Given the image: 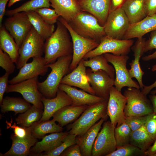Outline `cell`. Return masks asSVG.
<instances>
[{
    "instance_id": "9a60e30c",
    "label": "cell",
    "mask_w": 156,
    "mask_h": 156,
    "mask_svg": "<svg viewBox=\"0 0 156 156\" xmlns=\"http://www.w3.org/2000/svg\"><path fill=\"white\" fill-rule=\"evenodd\" d=\"M86 71L89 83L95 95L108 101L110 90L114 85V80L103 70L94 71L88 68Z\"/></svg>"
},
{
    "instance_id": "f907efd6",
    "label": "cell",
    "mask_w": 156,
    "mask_h": 156,
    "mask_svg": "<svg viewBox=\"0 0 156 156\" xmlns=\"http://www.w3.org/2000/svg\"><path fill=\"white\" fill-rule=\"evenodd\" d=\"M126 0H111L109 12L121 8Z\"/></svg>"
},
{
    "instance_id": "ee69618b",
    "label": "cell",
    "mask_w": 156,
    "mask_h": 156,
    "mask_svg": "<svg viewBox=\"0 0 156 156\" xmlns=\"http://www.w3.org/2000/svg\"><path fill=\"white\" fill-rule=\"evenodd\" d=\"M144 126L150 136L154 142L156 140V114L155 113L147 115Z\"/></svg>"
},
{
    "instance_id": "7402d4cb",
    "label": "cell",
    "mask_w": 156,
    "mask_h": 156,
    "mask_svg": "<svg viewBox=\"0 0 156 156\" xmlns=\"http://www.w3.org/2000/svg\"><path fill=\"white\" fill-rule=\"evenodd\" d=\"M146 40V38L143 37L138 38L134 45L131 47V49L133 52L134 59L129 63L131 68L128 69L130 77L137 79L141 90L144 86L142 78L144 73L141 68L140 60L144 53V47Z\"/></svg>"
},
{
    "instance_id": "d6986e66",
    "label": "cell",
    "mask_w": 156,
    "mask_h": 156,
    "mask_svg": "<svg viewBox=\"0 0 156 156\" xmlns=\"http://www.w3.org/2000/svg\"><path fill=\"white\" fill-rule=\"evenodd\" d=\"M42 101L44 105V110L40 120H49L54 113L62 107L71 105L73 101L63 91L58 89L55 97L48 99L42 96Z\"/></svg>"
},
{
    "instance_id": "5b68a950",
    "label": "cell",
    "mask_w": 156,
    "mask_h": 156,
    "mask_svg": "<svg viewBox=\"0 0 156 156\" xmlns=\"http://www.w3.org/2000/svg\"><path fill=\"white\" fill-rule=\"evenodd\" d=\"M123 94L127 99L124 111L125 117L144 116L154 112L151 101L139 89L128 88Z\"/></svg>"
},
{
    "instance_id": "cb8c5ba5",
    "label": "cell",
    "mask_w": 156,
    "mask_h": 156,
    "mask_svg": "<svg viewBox=\"0 0 156 156\" xmlns=\"http://www.w3.org/2000/svg\"><path fill=\"white\" fill-rule=\"evenodd\" d=\"M108 117L101 118L99 121L80 136H76V144L80 147L82 156H91L93 145L104 122Z\"/></svg>"
},
{
    "instance_id": "5bb4252c",
    "label": "cell",
    "mask_w": 156,
    "mask_h": 156,
    "mask_svg": "<svg viewBox=\"0 0 156 156\" xmlns=\"http://www.w3.org/2000/svg\"><path fill=\"white\" fill-rule=\"evenodd\" d=\"M126 103V97L115 87H112L107 101V113L115 127L125 122V116L124 111Z\"/></svg>"
},
{
    "instance_id": "8d00e7d4",
    "label": "cell",
    "mask_w": 156,
    "mask_h": 156,
    "mask_svg": "<svg viewBox=\"0 0 156 156\" xmlns=\"http://www.w3.org/2000/svg\"><path fill=\"white\" fill-rule=\"evenodd\" d=\"M132 132L125 122L115 128L114 134L117 147L129 144Z\"/></svg>"
},
{
    "instance_id": "4dcf8cb0",
    "label": "cell",
    "mask_w": 156,
    "mask_h": 156,
    "mask_svg": "<svg viewBox=\"0 0 156 156\" xmlns=\"http://www.w3.org/2000/svg\"><path fill=\"white\" fill-rule=\"evenodd\" d=\"M30 103L24 99L20 97H5L0 104L1 111L3 113L9 111L14 112V115L26 111L31 106Z\"/></svg>"
},
{
    "instance_id": "f35d334b",
    "label": "cell",
    "mask_w": 156,
    "mask_h": 156,
    "mask_svg": "<svg viewBox=\"0 0 156 156\" xmlns=\"http://www.w3.org/2000/svg\"><path fill=\"white\" fill-rule=\"evenodd\" d=\"M76 136L74 134L68 133L64 138L62 143L55 149L48 151L44 152L37 156H59L67 148L71 145L76 144Z\"/></svg>"
},
{
    "instance_id": "6f0895ef",
    "label": "cell",
    "mask_w": 156,
    "mask_h": 156,
    "mask_svg": "<svg viewBox=\"0 0 156 156\" xmlns=\"http://www.w3.org/2000/svg\"><path fill=\"white\" fill-rule=\"evenodd\" d=\"M77 0V1H78V0Z\"/></svg>"
},
{
    "instance_id": "e0dca14e",
    "label": "cell",
    "mask_w": 156,
    "mask_h": 156,
    "mask_svg": "<svg viewBox=\"0 0 156 156\" xmlns=\"http://www.w3.org/2000/svg\"><path fill=\"white\" fill-rule=\"evenodd\" d=\"M86 70L82 59L74 69L63 77L61 83L78 87L89 93L95 95L89 83Z\"/></svg>"
},
{
    "instance_id": "d4e9b609",
    "label": "cell",
    "mask_w": 156,
    "mask_h": 156,
    "mask_svg": "<svg viewBox=\"0 0 156 156\" xmlns=\"http://www.w3.org/2000/svg\"><path fill=\"white\" fill-rule=\"evenodd\" d=\"M156 30V15L147 16L141 21L130 24L123 39L142 37L147 33Z\"/></svg>"
},
{
    "instance_id": "e575fe53",
    "label": "cell",
    "mask_w": 156,
    "mask_h": 156,
    "mask_svg": "<svg viewBox=\"0 0 156 156\" xmlns=\"http://www.w3.org/2000/svg\"><path fill=\"white\" fill-rule=\"evenodd\" d=\"M43 112V109L32 105L25 112L19 114L15 121L21 126L29 127L40 120Z\"/></svg>"
},
{
    "instance_id": "52a82bcc",
    "label": "cell",
    "mask_w": 156,
    "mask_h": 156,
    "mask_svg": "<svg viewBox=\"0 0 156 156\" xmlns=\"http://www.w3.org/2000/svg\"><path fill=\"white\" fill-rule=\"evenodd\" d=\"M134 42L131 39L120 40L106 35L101 38L98 46L87 53L83 59L87 60L107 53L115 55H127Z\"/></svg>"
},
{
    "instance_id": "60d3db41",
    "label": "cell",
    "mask_w": 156,
    "mask_h": 156,
    "mask_svg": "<svg viewBox=\"0 0 156 156\" xmlns=\"http://www.w3.org/2000/svg\"><path fill=\"white\" fill-rule=\"evenodd\" d=\"M154 49H155L156 50L154 53L143 57H142V60L147 61L152 59H156V30L151 31L149 39L146 40L144 47V52L151 51Z\"/></svg>"
},
{
    "instance_id": "681fc988",
    "label": "cell",
    "mask_w": 156,
    "mask_h": 156,
    "mask_svg": "<svg viewBox=\"0 0 156 156\" xmlns=\"http://www.w3.org/2000/svg\"><path fill=\"white\" fill-rule=\"evenodd\" d=\"M151 70L153 72L156 71V64L152 66ZM155 88V90H156V80L153 83L149 86H146L144 85L141 91L144 94L147 95L153 88Z\"/></svg>"
},
{
    "instance_id": "8fae6325",
    "label": "cell",
    "mask_w": 156,
    "mask_h": 156,
    "mask_svg": "<svg viewBox=\"0 0 156 156\" xmlns=\"http://www.w3.org/2000/svg\"><path fill=\"white\" fill-rule=\"evenodd\" d=\"M4 26L19 47L33 27L25 12L15 13L7 18Z\"/></svg>"
},
{
    "instance_id": "3957f363",
    "label": "cell",
    "mask_w": 156,
    "mask_h": 156,
    "mask_svg": "<svg viewBox=\"0 0 156 156\" xmlns=\"http://www.w3.org/2000/svg\"><path fill=\"white\" fill-rule=\"evenodd\" d=\"M107 101H102L90 105L73 123L67 125L69 133L80 136L86 132L99 120L108 117L107 113Z\"/></svg>"
},
{
    "instance_id": "f5cc1de1",
    "label": "cell",
    "mask_w": 156,
    "mask_h": 156,
    "mask_svg": "<svg viewBox=\"0 0 156 156\" xmlns=\"http://www.w3.org/2000/svg\"><path fill=\"white\" fill-rule=\"evenodd\" d=\"M145 156H156V140L154 144L144 152Z\"/></svg>"
},
{
    "instance_id": "603a6c76",
    "label": "cell",
    "mask_w": 156,
    "mask_h": 156,
    "mask_svg": "<svg viewBox=\"0 0 156 156\" xmlns=\"http://www.w3.org/2000/svg\"><path fill=\"white\" fill-rule=\"evenodd\" d=\"M68 133V132L62 131L52 133L45 136L41 141H37L31 148L29 155L37 156L43 152L55 149L62 143L63 140Z\"/></svg>"
},
{
    "instance_id": "d6a6232c",
    "label": "cell",
    "mask_w": 156,
    "mask_h": 156,
    "mask_svg": "<svg viewBox=\"0 0 156 156\" xmlns=\"http://www.w3.org/2000/svg\"><path fill=\"white\" fill-rule=\"evenodd\" d=\"M83 61L86 67H90L94 71L99 70H104L115 80V73L114 67L108 64L103 55L96 56L87 60L83 59Z\"/></svg>"
},
{
    "instance_id": "b9f144b4",
    "label": "cell",
    "mask_w": 156,
    "mask_h": 156,
    "mask_svg": "<svg viewBox=\"0 0 156 156\" xmlns=\"http://www.w3.org/2000/svg\"><path fill=\"white\" fill-rule=\"evenodd\" d=\"M9 55L0 49V66L10 75L14 71L16 66Z\"/></svg>"
},
{
    "instance_id": "ffe728a7",
    "label": "cell",
    "mask_w": 156,
    "mask_h": 156,
    "mask_svg": "<svg viewBox=\"0 0 156 156\" xmlns=\"http://www.w3.org/2000/svg\"><path fill=\"white\" fill-rule=\"evenodd\" d=\"M59 89L65 92L73 101V106H79L94 104L105 100L83 90L66 84L60 83Z\"/></svg>"
},
{
    "instance_id": "8992f818",
    "label": "cell",
    "mask_w": 156,
    "mask_h": 156,
    "mask_svg": "<svg viewBox=\"0 0 156 156\" xmlns=\"http://www.w3.org/2000/svg\"><path fill=\"white\" fill-rule=\"evenodd\" d=\"M45 41L33 27L19 47V58L16 64L17 69L27 63L30 58L42 56Z\"/></svg>"
},
{
    "instance_id": "db71d44e",
    "label": "cell",
    "mask_w": 156,
    "mask_h": 156,
    "mask_svg": "<svg viewBox=\"0 0 156 156\" xmlns=\"http://www.w3.org/2000/svg\"><path fill=\"white\" fill-rule=\"evenodd\" d=\"M149 97L153 105V112L156 114V95L151 94Z\"/></svg>"
},
{
    "instance_id": "f1b7e54d",
    "label": "cell",
    "mask_w": 156,
    "mask_h": 156,
    "mask_svg": "<svg viewBox=\"0 0 156 156\" xmlns=\"http://www.w3.org/2000/svg\"><path fill=\"white\" fill-rule=\"evenodd\" d=\"M0 49L8 54L16 64H17L19 58V47L3 25L0 29Z\"/></svg>"
},
{
    "instance_id": "30bf717a",
    "label": "cell",
    "mask_w": 156,
    "mask_h": 156,
    "mask_svg": "<svg viewBox=\"0 0 156 156\" xmlns=\"http://www.w3.org/2000/svg\"><path fill=\"white\" fill-rule=\"evenodd\" d=\"M115 128L110 120L103 123L94 142L92 156H107L116 149L114 134Z\"/></svg>"
},
{
    "instance_id": "816d5d0a",
    "label": "cell",
    "mask_w": 156,
    "mask_h": 156,
    "mask_svg": "<svg viewBox=\"0 0 156 156\" xmlns=\"http://www.w3.org/2000/svg\"><path fill=\"white\" fill-rule=\"evenodd\" d=\"M9 0H0V27L3 25L2 21L5 14V8Z\"/></svg>"
},
{
    "instance_id": "7bdbcfd3",
    "label": "cell",
    "mask_w": 156,
    "mask_h": 156,
    "mask_svg": "<svg viewBox=\"0 0 156 156\" xmlns=\"http://www.w3.org/2000/svg\"><path fill=\"white\" fill-rule=\"evenodd\" d=\"M147 115L142 116H131L125 117V122L132 131L138 130L145 123Z\"/></svg>"
},
{
    "instance_id": "836d02e7",
    "label": "cell",
    "mask_w": 156,
    "mask_h": 156,
    "mask_svg": "<svg viewBox=\"0 0 156 156\" xmlns=\"http://www.w3.org/2000/svg\"><path fill=\"white\" fill-rule=\"evenodd\" d=\"M154 142L147 132L144 125L138 130L132 131L129 143L145 152Z\"/></svg>"
},
{
    "instance_id": "6da1fadb",
    "label": "cell",
    "mask_w": 156,
    "mask_h": 156,
    "mask_svg": "<svg viewBox=\"0 0 156 156\" xmlns=\"http://www.w3.org/2000/svg\"><path fill=\"white\" fill-rule=\"evenodd\" d=\"M57 28L44 42V58L46 64L55 62L59 57L73 54L71 38L66 27L58 20Z\"/></svg>"
},
{
    "instance_id": "44dd1931",
    "label": "cell",
    "mask_w": 156,
    "mask_h": 156,
    "mask_svg": "<svg viewBox=\"0 0 156 156\" xmlns=\"http://www.w3.org/2000/svg\"><path fill=\"white\" fill-rule=\"evenodd\" d=\"M12 146L7 152L0 153L1 156H27L29 155L30 150L37 142V138L32 135L30 130L25 137L21 138L15 136L14 133L10 137Z\"/></svg>"
},
{
    "instance_id": "7dc6e473",
    "label": "cell",
    "mask_w": 156,
    "mask_h": 156,
    "mask_svg": "<svg viewBox=\"0 0 156 156\" xmlns=\"http://www.w3.org/2000/svg\"><path fill=\"white\" fill-rule=\"evenodd\" d=\"M9 74L6 73L0 77V104L3 99L4 94L5 92L9 83L8 77Z\"/></svg>"
},
{
    "instance_id": "f6af8a7d",
    "label": "cell",
    "mask_w": 156,
    "mask_h": 156,
    "mask_svg": "<svg viewBox=\"0 0 156 156\" xmlns=\"http://www.w3.org/2000/svg\"><path fill=\"white\" fill-rule=\"evenodd\" d=\"M6 123L7 129H12L14 135L18 138H23L25 137L30 130V127H27L18 126L14 122L12 124V120L10 122L6 120Z\"/></svg>"
},
{
    "instance_id": "7c38bea8",
    "label": "cell",
    "mask_w": 156,
    "mask_h": 156,
    "mask_svg": "<svg viewBox=\"0 0 156 156\" xmlns=\"http://www.w3.org/2000/svg\"><path fill=\"white\" fill-rule=\"evenodd\" d=\"M38 77L27 79L19 83L8 85L5 92H17L30 103L43 109L44 107L42 101L43 96L38 86Z\"/></svg>"
},
{
    "instance_id": "ba28073f",
    "label": "cell",
    "mask_w": 156,
    "mask_h": 156,
    "mask_svg": "<svg viewBox=\"0 0 156 156\" xmlns=\"http://www.w3.org/2000/svg\"><path fill=\"white\" fill-rule=\"evenodd\" d=\"M108 62L111 63L115 70V78L114 86L118 90L121 91L125 87L140 89L138 83L130 76L126 65L129 58L127 55H115L110 53L103 54Z\"/></svg>"
},
{
    "instance_id": "11a10c76",
    "label": "cell",
    "mask_w": 156,
    "mask_h": 156,
    "mask_svg": "<svg viewBox=\"0 0 156 156\" xmlns=\"http://www.w3.org/2000/svg\"><path fill=\"white\" fill-rule=\"evenodd\" d=\"M20 0H9L8 6V7H10L14 3Z\"/></svg>"
},
{
    "instance_id": "ab89813d",
    "label": "cell",
    "mask_w": 156,
    "mask_h": 156,
    "mask_svg": "<svg viewBox=\"0 0 156 156\" xmlns=\"http://www.w3.org/2000/svg\"><path fill=\"white\" fill-rule=\"evenodd\" d=\"M42 18L48 23L53 25L57 23L60 17L54 9L49 8H43L35 11Z\"/></svg>"
},
{
    "instance_id": "f546056e",
    "label": "cell",
    "mask_w": 156,
    "mask_h": 156,
    "mask_svg": "<svg viewBox=\"0 0 156 156\" xmlns=\"http://www.w3.org/2000/svg\"><path fill=\"white\" fill-rule=\"evenodd\" d=\"M30 128L33 136L39 139L42 138L47 133L62 132L63 129L53 119L36 122L30 126Z\"/></svg>"
},
{
    "instance_id": "484cf974",
    "label": "cell",
    "mask_w": 156,
    "mask_h": 156,
    "mask_svg": "<svg viewBox=\"0 0 156 156\" xmlns=\"http://www.w3.org/2000/svg\"><path fill=\"white\" fill-rule=\"evenodd\" d=\"M51 6L68 22L82 10L77 0H49Z\"/></svg>"
},
{
    "instance_id": "9f6ffc18",
    "label": "cell",
    "mask_w": 156,
    "mask_h": 156,
    "mask_svg": "<svg viewBox=\"0 0 156 156\" xmlns=\"http://www.w3.org/2000/svg\"><path fill=\"white\" fill-rule=\"evenodd\" d=\"M150 93L151 94H156V90L151 91Z\"/></svg>"
},
{
    "instance_id": "bcb514c9",
    "label": "cell",
    "mask_w": 156,
    "mask_h": 156,
    "mask_svg": "<svg viewBox=\"0 0 156 156\" xmlns=\"http://www.w3.org/2000/svg\"><path fill=\"white\" fill-rule=\"evenodd\" d=\"M60 156H82L80 147L75 144L70 146L60 155Z\"/></svg>"
},
{
    "instance_id": "ac0fdd59",
    "label": "cell",
    "mask_w": 156,
    "mask_h": 156,
    "mask_svg": "<svg viewBox=\"0 0 156 156\" xmlns=\"http://www.w3.org/2000/svg\"><path fill=\"white\" fill-rule=\"evenodd\" d=\"M111 0H79L82 11L94 16L100 25L103 26L110 12Z\"/></svg>"
},
{
    "instance_id": "4fadbf2b",
    "label": "cell",
    "mask_w": 156,
    "mask_h": 156,
    "mask_svg": "<svg viewBox=\"0 0 156 156\" xmlns=\"http://www.w3.org/2000/svg\"><path fill=\"white\" fill-rule=\"evenodd\" d=\"M130 25L128 17L121 8L109 13L103 27L106 36L122 40Z\"/></svg>"
},
{
    "instance_id": "2e32d148",
    "label": "cell",
    "mask_w": 156,
    "mask_h": 156,
    "mask_svg": "<svg viewBox=\"0 0 156 156\" xmlns=\"http://www.w3.org/2000/svg\"><path fill=\"white\" fill-rule=\"evenodd\" d=\"M32 61L27 63L20 69L17 75L9 80L10 84L19 83L39 75L44 76L48 71L49 67L47 65L44 57L32 58Z\"/></svg>"
},
{
    "instance_id": "277c9868",
    "label": "cell",
    "mask_w": 156,
    "mask_h": 156,
    "mask_svg": "<svg viewBox=\"0 0 156 156\" xmlns=\"http://www.w3.org/2000/svg\"><path fill=\"white\" fill-rule=\"evenodd\" d=\"M67 23L79 35L99 43L101 38L106 35L104 27L100 25L94 16L86 12L81 11Z\"/></svg>"
},
{
    "instance_id": "4316f807",
    "label": "cell",
    "mask_w": 156,
    "mask_h": 156,
    "mask_svg": "<svg viewBox=\"0 0 156 156\" xmlns=\"http://www.w3.org/2000/svg\"><path fill=\"white\" fill-rule=\"evenodd\" d=\"M89 105L79 106L72 105L65 106L55 112L53 119L62 127L72 123L77 120Z\"/></svg>"
},
{
    "instance_id": "c3c4849f",
    "label": "cell",
    "mask_w": 156,
    "mask_h": 156,
    "mask_svg": "<svg viewBox=\"0 0 156 156\" xmlns=\"http://www.w3.org/2000/svg\"><path fill=\"white\" fill-rule=\"evenodd\" d=\"M147 16L156 15V0H144Z\"/></svg>"
},
{
    "instance_id": "7a4b0ae2",
    "label": "cell",
    "mask_w": 156,
    "mask_h": 156,
    "mask_svg": "<svg viewBox=\"0 0 156 156\" xmlns=\"http://www.w3.org/2000/svg\"><path fill=\"white\" fill-rule=\"evenodd\" d=\"M73 54L58 58L55 62L46 64L51 71L46 79L38 81V89L42 96L48 99L55 97L60 84L63 77L70 72V66Z\"/></svg>"
},
{
    "instance_id": "1f68e13d",
    "label": "cell",
    "mask_w": 156,
    "mask_h": 156,
    "mask_svg": "<svg viewBox=\"0 0 156 156\" xmlns=\"http://www.w3.org/2000/svg\"><path fill=\"white\" fill-rule=\"evenodd\" d=\"M33 27L39 34L46 40L54 32V24L46 22L41 16L35 11L26 12Z\"/></svg>"
},
{
    "instance_id": "74e56055",
    "label": "cell",
    "mask_w": 156,
    "mask_h": 156,
    "mask_svg": "<svg viewBox=\"0 0 156 156\" xmlns=\"http://www.w3.org/2000/svg\"><path fill=\"white\" fill-rule=\"evenodd\" d=\"M107 156H145L144 152L130 144L118 147Z\"/></svg>"
},
{
    "instance_id": "9c48e42d",
    "label": "cell",
    "mask_w": 156,
    "mask_h": 156,
    "mask_svg": "<svg viewBox=\"0 0 156 156\" xmlns=\"http://www.w3.org/2000/svg\"><path fill=\"white\" fill-rule=\"evenodd\" d=\"M58 20L66 27L71 38L73 46V58L70 66V71H71L77 66L84 56L97 47L99 43L96 40L86 38L78 34L61 17H59Z\"/></svg>"
},
{
    "instance_id": "d590c367",
    "label": "cell",
    "mask_w": 156,
    "mask_h": 156,
    "mask_svg": "<svg viewBox=\"0 0 156 156\" xmlns=\"http://www.w3.org/2000/svg\"><path fill=\"white\" fill-rule=\"evenodd\" d=\"M51 6L49 0H31L16 8L6 10L5 14L6 15L11 16L19 12L34 11L39 8H49Z\"/></svg>"
},
{
    "instance_id": "83f0119b",
    "label": "cell",
    "mask_w": 156,
    "mask_h": 156,
    "mask_svg": "<svg viewBox=\"0 0 156 156\" xmlns=\"http://www.w3.org/2000/svg\"><path fill=\"white\" fill-rule=\"evenodd\" d=\"M121 8L130 24L138 22L147 16L144 0H126Z\"/></svg>"
}]
</instances>
